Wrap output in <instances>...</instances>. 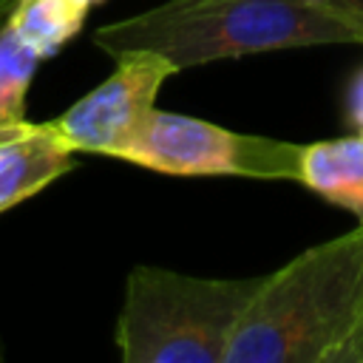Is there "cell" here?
Returning a JSON list of instances; mask_svg holds the SVG:
<instances>
[{
    "instance_id": "7",
    "label": "cell",
    "mask_w": 363,
    "mask_h": 363,
    "mask_svg": "<svg viewBox=\"0 0 363 363\" xmlns=\"http://www.w3.org/2000/svg\"><path fill=\"white\" fill-rule=\"evenodd\" d=\"M298 184L349 210L363 224V133L303 145Z\"/></svg>"
},
{
    "instance_id": "10",
    "label": "cell",
    "mask_w": 363,
    "mask_h": 363,
    "mask_svg": "<svg viewBox=\"0 0 363 363\" xmlns=\"http://www.w3.org/2000/svg\"><path fill=\"white\" fill-rule=\"evenodd\" d=\"M346 113H349V125L363 133V71H357L349 82V94H346Z\"/></svg>"
},
{
    "instance_id": "3",
    "label": "cell",
    "mask_w": 363,
    "mask_h": 363,
    "mask_svg": "<svg viewBox=\"0 0 363 363\" xmlns=\"http://www.w3.org/2000/svg\"><path fill=\"white\" fill-rule=\"evenodd\" d=\"M264 275L201 278L139 264L116 318L125 363H224L238 320Z\"/></svg>"
},
{
    "instance_id": "4",
    "label": "cell",
    "mask_w": 363,
    "mask_h": 363,
    "mask_svg": "<svg viewBox=\"0 0 363 363\" xmlns=\"http://www.w3.org/2000/svg\"><path fill=\"white\" fill-rule=\"evenodd\" d=\"M303 145L241 133L207 119L153 111L122 162L167 176H244L258 182H301Z\"/></svg>"
},
{
    "instance_id": "11",
    "label": "cell",
    "mask_w": 363,
    "mask_h": 363,
    "mask_svg": "<svg viewBox=\"0 0 363 363\" xmlns=\"http://www.w3.org/2000/svg\"><path fill=\"white\" fill-rule=\"evenodd\" d=\"M332 11H337L346 23H352L363 37V0H323Z\"/></svg>"
},
{
    "instance_id": "12",
    "label": "cell",
    "mask_w": 363,
    "mask_h": 363,
    "mask_svg": "<svg viewBox=\"0 0 363 363\" xmlns=\"http://www.w3.org/2000/svg\"><path fill=\"white\" fill-rule=\"evenodd\" d=\"M11 6H14V0H0V23H6V17L11 14Z\"/></svg>"
},
{
    "instance_id": "6",
    "label": "cell",
    "mask_w": 363,
    "mask_h": 363,
    "mask_svg": "<svg viewBox=\"0 0 363 363\" xmlns=\"http://www.w3.org/2000/svg\"><path fill=\"white\" fill-rule=\"evenodd\" d=\"M77 164V150L54 122H0V213L23 204Z\"/></svg>"
},
{
    "instance_id": "13",
    "label": "cell",
    "mask_w": 363,
    "mask_h": 363,
    "mask_svg": "<svg viewBox=\"0 0 363 363\" xmlns=\"http://www.w3.org/2000/svg\"><path fill=\"white\" fill-rule=\"evenodd\" d=\"M354 363H363V329H360V337H357V346H354Z\"/></svg>"
},
{
    "instance_id": "8",
    "label": "cell",
    "mask_w": 363,
    "mask_h": 363,
    "mask_svg": "<svg viewBox=\"0 0 363 363\" xmlns=\"http://www.w3.org/2000/svg\"><path fill=\"white\" fill-rule=\"evenodd\" d=\"M85 17L88 6L82 0H14L9 23L45 60L79 34Z\"/></svg>"
},
{
    "instance_id": "9",
    "label": "cell",
    "mask_w": 363,
    "mask_h": 363,
    "mask_svg": "<svg viewBox=\"0 0 363 363\" xmlns=\"http://www.w3.org/2000/svg\"><path fill=\"white\" fill-rule=\"evenodd\" d=\"M40 54L9 23H0V122L23 119L26 91L37 74Z\"/></svg>"
},
{
    "instance_id": "5",
    "label": "cell",
    "mask_w": 363,
    "mask_h": 363,
    "mask_svg": "<svg viewBox=\"0 0 363 363\" xmlns=\"http://www.w3.org/2000/svg\"><path fill=\"white\" fill-rule=\"evenodd\" d=\"M113 60L116 68L105 82L51 119L77 153H102L119 159L156 111L162 85L179 74L170 60L153 51H128Z\"/></svg>"
},
{
    "instance_id": "14",
    "label": "cell",
    "mask_w": 363,
    "mask_h": 363,
    "mask_svg": "<svg viewBox=\"0 0 363 363\" xmlns=\"http://www.w3.org/2000/svg\"><path fill=\"white\" fill-rule=\"evenodd\" d=\"M82 3H85V6L91 9V6H96V3H102V0H82Z\"/></svg>"
},
{
    "instance_id": "1",
    "label": "cell",
    "mask_w": 363,
    "mask_h": 363,
    "mask_svg": "<svg viewBox=\"0 0 363 363\" xmlns=\"http://www.w3.org/2000/svg\"><path fill=\"white\" fill-rule=\"evenodd\" d=\"M363 329V224L267 272L224 363H354Z\"/></svg>"
},
{
    "instance_id": "2",
    "label": "cell",
    "mask_w": 363,
    "mask_h": 363,
    "mask_svg": "<svg viewBox=\"0 0 363 363\" xmlns=\"http://www.w3.org/2000/svg\"><path fill=\"white\" fill-rule=\"evenodd\" d=\"M94 43L111 57L153 51L184 71L284 48L363 45V37L323 0H164L99 26Z\"/></svg>"
}]
</instances>
